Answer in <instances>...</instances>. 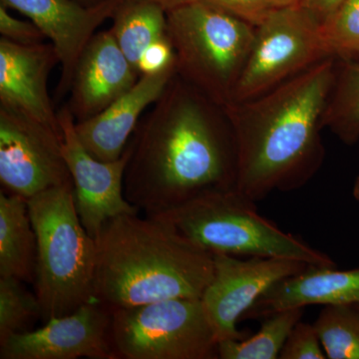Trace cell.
Segmentation results:
<instances>
[{
    "label": "cell",
    "instance_id": "6da1fadb",
    "mask_svg": "<svg viewBox=\"0 0 359 359\" xmlns=\"http://www.w3.org/2000/svg\"><path fill=\"white\" fill-rule=\"evenodd\" d=\"M124 195L146 216L236 188L237 144L224 109L175 75L128 144Z\"/></svg>",
    "mask_w": 359,
    "mask_h": 359
},
{
    "label": "cell",
    "instance_id": "7a4b0ae2",
    "mask_svg": "<svg viewBox=\"0 0 359 359\" xmlns=\"http://www.w3.org/2000/svg\"><path fill=\"white\" fill-rule=\"evenodd\" d=\"M337 59L330 57L263 95L224 107L237 144L236 190L252 202L309 183L323 166V119Z\"/></svg>",
    "mask_w": 359,
    "mask_h": 359
},
{
    "label": "cell",
    "instance_id": "3957f363",
    "mask_svg": "<svg viewBox=\"0 0 359 359\" xmlns=\"http://www.w3.org/2000/svg\"><path fill=\"white\" fill-rule=\"evenodd\" d=\"M95 242L94 299L112 309L201 299L214 275L212 254L158 216L115 217Z\"/></svg>",
    "mask_w": 359,
    "mask_h": 359
},
{
    "label": "cell",
    "instance_id": "277c9868",
    "mask_svg": "<svg viewBox=\"0 0 359 359\" xmlns=\"http://www.w3.org/2000/svg\"><path fill=\"white\" fill-rule=\"evenodd\" d=\"M27 205L36 236L34 292L47 321L95 299L96 242L80 221L73 185L33 196Z\"/></svg>",
    "mask_w": 359,
    "mask_h": 359
},
{
    "label": "cell",
    "instance_id": "5b68a950",
    "mask_svg": "<svg viewBox=\"0 0 359 359\" xmlns=\"http://www.w3.org/2000/svg\"><path fill=\"white\" fill-rule=\"evenodd\" d=\"M177 230L211 254L292 259L335 266L334 259L285 233L236 189L209 191L162 214Z\"/></svg>",
    "mask_w": 359,
    "mask_h": 359
},
{
    "label": "cell",
    "instance_id": "8992f818",
    "mask_svg": "<svg viewBox=\"0 0 359 359\" xmlns=\"http://www.w3.org/2000/svg\"><path fill=\"white\" fill-rule=\"evenodd\" d=\"M167 35L177 75L221 107L233 92L255 37V26L199 0L167 11Z\"/></svg>",
    "mask_w": 359,
    "mask_h": 359
},
{
    "label": "cell",
    "instance_id": "52a82bcc",
    "mask_svg": "<svg viewBox=\"0 0 359 359\" xmlns=\"http://www.w3.org/2000/svg\"><path fill=\"white\" fill-rule=\"evenodd\" d=\"M112 340L118 358H219L216 332L201 299L113 309Z\"/></svg>",
    "mask_w": 359,
    "mask_h": 359
},
{
    "label": "cell",
    "instance_id": "ba28073f",
    "mask_svg": "<svg viewBox=\"0 0 359 359\" xmlns=\"http://www.w3.org/2000/svg\"><path fill=\"white\" fill-rule=\"evenodd\" d=\"M330 57L334 56L321 23L306 7L273 8L255 27L249 57L231 102L263 95Z\"/></svg>",
    "mask_w": 359,
    "mask_h": 359
},
{
    "label": "cell",
    "instance_id": "9c48e42d",
    "mask_svg": "<svg viewBox=\"0 0 359 359\" xmlns=\"http://www.w3.org/2000/svg\"><path fill=\"white\" fill-rule=\"evenodd\" d=\"M63 137L28 117L0 106V182L26 200L73 185L62 154Z\"/></svg>",
    "mask_w": 359,
    "mask_h": 359
},
{
    "label": "cell",
    "instance_id": "30bf717a",
    "mask_svg": "<svg viewBox=\"0 0 359 359\" xmlns=\"http://www.w3.org/2000/svg\"><path fill=\"white\" fill-rule=\"evenodd\" d=\"M214 275L202 299L218 341L245 339L238 323L275 283L304 271L302 262L275 257L212 254Z\"/></svg>",
    "mask_w": 359,
    "mask_h": 359
},
{
    "label": "cell",
    "instance_id": "8fae6325",
    "mask_svg": "<svg viewBox=\"0 0 359 359\" xmlns=\"http://www.w3.org/2000/svg\"><path fill=\"white\" fill-rule=\"evenodd\" d=\"M58 118L63 133L62 154L72 178L77 212L85 230L96 240L109 219L140 212L124 195L129 147L118 160L96 159L78 138L74 117L67 105L58 111Z\"/></svg>",
    "mask_w": 359,
    "mask_h": 359
},
{
    "label": "cell",
    "instance_id": "7c38bea8",
    "mask_svg": "<svg viewBox=\"0 0 359 359\" xmlns=\"http://www.w3.org/2000/svg\"><path fill=\"white\" fill-rule=\"evenodd\" d=\"M113 309L94 299L0 344L1 359H115Z\"/></svg>",
    "mask_w": 359,
    "mask_h": 359
},
{
    "label": "cell",
    "instance_id": "4fadbf2b",
    "mask_svg": "<svg viewBox=\"0 0 359 359\" xmlns=\"http://www.w3.org/2000/svg\"><path fill=\"white\" fill-rule=\"evenodd\" d=\"M122 0L85 6L78 0H0V4L29 18L57 51L61 66L58 98L70 91L80 57L99 26L112 20Z\"/></svg>",
    "mask_w": 359,
    "mask_h": 359
},
{
    "label": "cell",
    "instance_id": "5bb4252c",
    "mask_svg": "<svg viewBox=\"0 0 359 359\" xmlns=\"http://www.w3.org/2000/svg\"><path fill=\"white\" fill-rule=\"evenodd\" d=\"M59 63L52 43L18 44L0 39V106L18 111L63 137L48 93V78Z\"/></svg>",
    "mask_w": 359,
    "mask_h": 359
},
{
    "label": "cell",
    "instance_id": "9a60e30c",
    "mask_svg": "<svg viewBox=\"0 0 359 359\" xmlns=\"http://www.w3.org/2000/svg\"><path fill=\"white\" fill-rule=\"evenodd\" d=\"M139 78L112 30L97 32L80 57L71 85L67 106L75 122L86 121L102 112Z\"/></svg>",
    "mask_w": 359,
    "mask_h": 359
},
{
    "label": "cell",
    "instance_id": "2e32d148",
    "mask_svg": "<svg viewBox=\"0 0 359 359\" xmlns=\"http://www.w3.org/2000/svg\"><path fill=\"white\" fill-rule=\"evenodd\" d=\"M176 74V65H173L155 74L143 75L102 112L86 121L75 122L82 145L96 159L104 162L119 159L145 111L159 99Z\"/></svg>",
    "mask_w": 359,
    "mask_h": 359
},
{
    "label": "cell",
    "instance_id": "e0dca14e",
    "mask_svg": "<svg viewBox=\"0 0 359 359\" xmlns=\"http://www.w3.org/2000/svg\"><path fill=\"white\" fill-rule=\"evenodd\" d=\"M359 304V269L309 264L304 271L275 283L245 314L243 320L264 318L276 311L313 304Z\"/></svg>",
    "mask_w": 359,
    "mask_h": 359
},
{
    "label": "cell",
    "instance_id": "ac0fdd59",
    "mask_svg": "<svg viewBox=\"0 0 359 359\" xmlns=\"http://www.w3.org/2000/svg\"><path fill=\"white\" fill-rule=\"evenodd\" d=\"M36 264V236L27 200L0 193V276L33 283Z\"/></svg>",
    "mask_w": 359,
    "mask_h": 359
},
{
    "label": "cell",
    "instance_id": "d6986e66",
    "mask_svg": "<svg viewBox=\"0 0 359 359\" xmlns=\"http://www.w3.org/2000/svg\"><path fill=\"white\" fill-rule=\"evenodd\" d=\"M112 20L116 41L137 71L146 49L168 36L167 11L151 0H122Z\"/></svg>",
    "mask_w": 359,
    "mask_h": 359
},
{
    "label": "cell",
    "instance_id": "ffe728a7",
    "mask_svg": "<svg viewBox=\"0 0 359 359\" xmlns=\"http://www.w3.org/2000/svg\"><path fill=\"white\" fill-rule=\"evenodd\" d=\"M323 125L347 146L359 141V60L337 59Z\"/></svg>",
    "mask_w": 359,
    "mask_h": 359
},
{
    "label": "cell",
    "instance_id": "44dd1931",
    "mask_svg": "<svg viewBox=\"0 0 359 359\" xmlns=\"http://www.w3.org/2000/svg\"><path fill=\"white\" fill-rule=\"evenodd\" d=\"M304 308L276 311L264 318L257 334L249 339H229L219 342V358L276 359L280 358L287 337L294 325L302 320Z\"/></svg>",
    "mask_w": 359,
    "mask_h": 359
},
{
    "label": "cell",
    "instance_id": "7402d4cb",
    "mask_svg": "<svg viewBox=\"0 0 359 359\" xmlns=\"http://www.w3.org/2000/svg\"><path fill=\"white\" fill-rule=\"evenodd\" d=\"M327 358L359 359V309L325 306L313 323Z\"/></svg>",
    "mask_w": 359,
    "mask_h": 359
},
{
    "label": "cell",
    "instance_id": "603a6c76",
    "mask_svg": "<svg viewBox=\"0 0 359 359\" xmlns=\"http://www.w3.org/2000/svg\"><path fill=\"white\" fill-rule=\"evenodd\" d=\"M39 318L41 308L35 292H28L18 278L0 276V344L28 332V325Z\"/></svg>",
    "mask_w": 359,
    "mask_h": 359
},
{
    "label": "cell",
    "instance_id": "cb8c5ba5",
    "mask_svg": "<svg viewBox=\"0 0 359 359\" xmlns=\"http://www.w3.org/2000/svg\"><path fill=\"white\" fill-rule=\"evenodd\" d=\"M321 30L334 57L359 60V0H344Z\"/></svg>",
    "mask_w": 359,
    "mask_h": 359
},
{
    "label": "cell",
    "instance_id": "d4e9b609",
    "mask_svg": "<svg viewBox=\"0 0 359 359\" xmlns=\"http://www.w3.org/2000/svg\"><path fill=\"white\" fill-rule=\"evenodd\" d=\"M280 359H325V351L313 325L299 320L283 346Z\"/></svg>",
    "mask_w": 359,
    "mask_h": 359
},
{
    "label": "cell",
    "instance_id": "484cf974",
    "mask_svg": "<svg viewBox=\"0 0 359 359\" xmlns=\"http://www.w3.org/2000/svg\"><path fill=\"white\" fill-rule=\"evenodd\" d=\"M240 18L252 26L261 25L273 8L269 0H199Z\"/></svg>",
    "mask_w": 359,
    "mask_h": 359
},
{
    "label": "cell",
    "instance_id": "4316f807",
    "mask_svg": "<svg viewBox=\"0 0 359 359\" xmlns=\"http://www.w3.org/2000/svg\"><path fill=\"white\" fill-rule=\"evenodd\" d=\"M0 34L1 37L18 44L43 43L46 39L41 30L32 21L14 18L7 7L0 4Z\"/></svg>",
    "mask_w": 359,
    "mask_h": 359
},
{
    "label": "cell",
    "instance_id": "83f0119b",
    "mask_svg": "<svg viewBox=\"0 0 359 359\" xmlns=\"http://www.w3.org/2000/svg\"><path fill=\"white\" fill-rule=\"evenodd\" d=\"M176 65V56L171 42L166 39L158 40L142 54L138 65V72L143 75L155 74Z\"/></svg>",
    "mask_w": 359,
    "mask_h": 359
},
{
    "label": "cell",
    "instance_id": "f1b7e54d",
    "mask_svg": "<svg viewBox=\"0 0 359 359\" xmlns=\"http://www.w3.org/2000/svg\"><path fill=\"white\" fill-rule=\"evenodd\" d=\"M342 1L344 0H308L304 7L313 14L316 20L323 23L334 13Z\"/></svg>",
    "mask_w": 359,
    "mask_h": 359
},
{
    "label": "cell",
    "instance_id": "f546056e",
    "mask_svg": "<svg viewBox=\"0 0 359 359\" xmlns=\"http://www.w3.org/2000/svg\"><path fill=\"white\" fill-rule=\"evenodd\" d=\"M273 8L290 6H304L308 0H269Z\"/></svg>",
    "mask_w": 359,
    "mask_h": 359
},
{
    "label": "cell",
    "instance_id": "4dcf8cb0",
    "mask_svg": "<svg viewBox=\"0 0 359 359\" xmlns=\"http://www.w3.org/2000/svg\"><path fill=\"white\" fill-rule=\"evenodd\" d=\"M151 1L160 4L167 11L169 9L173 8V7L181 6V4H187V2L193 1V0H151Z\"/></svg>",
    "mask_w": 359,
    "mask_h": 359
},
{
    "label": "cell",
    "instance_id": "1f68e13d",
    "mask_svg": "<svg viewBox=\"0 0 359 359\" xmlns=\"http://www.w3.org/2000/svg\"><path fill=\"white\" fill-rule=\"evenodd\" d=\"M353 195L354 199H355L356 202H358L359 205V176L355 179V181H354Z\"/></svg>",
    "mask_w": 359,
    "mask_h": 359
},
{
    "label": "cell",
    "instance_id": "d6a6232c",
    "mask_svg": "<svg viewBox=\"0 0 359 359\" xmlns=\"http://www.w3.org/2000/svg\"><path fill=\"white\" fill-rule=\"evenodd\" d=\"M78 1L82 2L85 6H94V4H99L103 0H78Z\"/></svg>",
    "mask_w": 359,
    "mask_h": 359
},
{
    "label": "cell",
    "instance_id": "836d02e7",
    "mask_svg": "<svg viewBox=\"0 0 359 359\" xmlns=\"http://www.w3.org/2000/svg\"><path fill=\"white\" fill-rule=\"evenodd\" d=\"M356 306H358V308L359 309V304H355Z\"/></svg>",
    "mask_w": 359,
    "mask_h": 359
}]
</instances>
